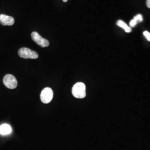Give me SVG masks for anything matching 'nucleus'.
<instances>
[{
	"instance_id": "1",
	"label": "nucleus",
	"mask_w": 150,
	"mask_h": 150,
	"mask_svg": "<svg viewBox=\"0 0 150 150\" xmlns=\"http://www.w3.org/2000/svg\"><path fill=\"white\" fill-rule=\"evenodd\" d=\"M72 93L77 98H83L86 97V86L82 82H77L72 87Z\"/></svg>"
},
{
	"instance_id": "2",
	"label": "nucleus",
	"mask_w": 150,
	"mask_h": 150,
	"mask_svg": "<svg viewBox=\"0 0 150 150\" xmlns=\"http://www.w3.org/2000/svg\"><path fill=\"white\" fill-rule=\"evenodd\" d=\"M18 55L25 59H37L38 57V54L36 51L26 47L20 48L18 50Z\"/></svg>"
},
{
	"instance_id": "3",
	"label": "nucleus",
	"mask_w": 150,
	"mask_h": 150,
	"mask_svg": "<svg viewBox=\"0 0 150 150\" xmlns=\"http://www.w3.org/2000/svg\"><path fill=\"white\" fill-rule=\"evenodd\" d=\"M54 96V92L50 87L45 88L41 91L40 97L41 100L43 103H48L52 100Z\"/></svg>"
},
{
	"instance_id": "4",
	"label": "nucleus",
	"mask_w": 150,
	"mask_h": 150,
	"mask_svg": "<svg viewBox=\"0 0 150 150\" xmlns=\"http://www.w3.org/2000/svg\"><path fill=\"white\" fill-rule=\"evenodd\" d=\"M31 38L32 40L35 42L36 43L39 45L40 46L42 47H47L49 46V41L47 40L42 38L38 33V32H32L31 33Z\"/></svg>"
},
{
	"instance_id": "5",
	"label": "nucleus",
	"mask_w": 150,
	"mask_h": 150,
	"mask_svg": "<svg viewBox=\"0 0 150 150\" xmlns=\"http://www.w3.org/2000/svg\"><path fill=\"white\" fill-rule=\"evenodd\" d=\"M3 82L6 87L10 89H14L17 86V81L16 77L10 74L5 76Z\"/></svg>"
},
{
	"instance_id": "6",
	"label": "nucleus",
	"mask_w": 150,
	"mask_h": 150,
	"mask_svg": "<svg viewBox=\"0 0 150 150\" xmlns=\"http://www.w3.org/2000/svg\"><path fill=\"white\" fill-rule=\"evenodd\" d=\"M0 23L3 26H12L15 23V19L12 16L1 14L0 15Z\"/></svg>"
},
{
	"instance_id": "7",
	"label": "nucleus",
	"mask_w": 150,
	"mask_h": 150,
	"mask_svg": "<svg viewBox=\"0 0 150 150\" xmlns=\"http://www.w3.org/2000/svg\"><path fill=\"white\" fill-rule=\"evenodd\" d=\"M12 132L11 126L8 124H3L0 126V134L2 135L9 134Z\"/></svg>"
},
{
	"instance_id": "8",
	"label": "nucleus",
	"mask_w": 150,
	"mask_h": 150,
	"mask_svg": "<svg viewBox=\"0 0 150 150\" xmlns=\"http://www.w3.org/2000/svg\"><path fill=\"white\" fill-rule=\"evenodd\" d=\"M117 25L119 27L123 28V30L125 31V32H127V33L131 32L132 31L131 28L128 26L122 20H118V21L117 22Z\"/></svg>"
},
{
	"instance_id": "9",
	"label": "nucleus",
	"mask_w": 150,
	"mask_h": 150,
	"mask_svg": "<svg viewBox=\"0 0 150 150\" xmlns=\"http://www.w3.org/2000/svg\"><path fill=\"white\" fill-rule=\"evenodd\" d=\"M134 19L137 22V23H139V22H141L143 21V17L142 15L139 14V15L134 16Z\"/></svg>"
},
{
	"instance_id": "10",
	"label": "nucleus",
	"mask_w": 150,
	"mask_h": 150,
	"mask_svg": "<svg viewBox=\"0 0 150 150\" xmlns=\"http://www.w3.org/2000/svg\"><path fill=\"white\" fill-rule=\"evenodd\" d=\"M137 23H138L134 19H133L129 22V26L131 27H134Z\"/></svg>"
},
{
	"instance_id": "11",
	"label": "nucleus",
	"mask_w": 150,
	"mask_h": 150,
	"mask_svg": "<svg viewBox=\"0 0 150 150\" xmlns=\"http://www.w3.org/2000/svg\"><path fill=\"white\" fill-rule=\"evenodd\" d=\"M144 35L145 36V38L147 39L148 41H150V33L147 31L144 32Z\"/></svg>"
},
{
	"instance_id": "12",
	"label": "nucleus",
	"mask_w": 150,
	"mask_h": 150,
	"mask_svg": "<svg viewBox=\"0 0 150 150\" xmlns=\"http://www.w3.org/2000/svg\"><path fill=\"white\" fill-rule=\"evenodd\" d=\"M146 5L148 8H150V0H147L146 1Z\"/></svg>"
},
{
	"instance_id": "13",
	"label": "nucleus",
	"mask_w": 150,
	"mask_h": 150,
	"mask_svg": "<svg viewBox=\"0 0 150 150\" xmlns=\"http://www.w3.org/2000/svg\"><path fill=\"white\" fill-rule=\"evenodd\" d=\"M63 1H64V2H67V0H63Z\"/></svg>"
}]
</instances>
